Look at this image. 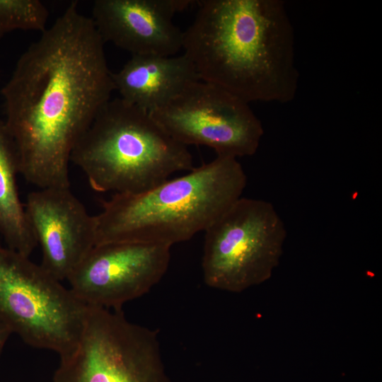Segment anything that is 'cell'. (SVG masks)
<instances>
[{"label":"cell","instance_id":"obj_7","mask_svg":"<svg viewBox=\"0 0 382 382\" xmlns=\"http://www.w3.org/2000/svg\"><path fill=\"white\" fill-rule=\"evenodd\" d=\"M59 357L53 382H170L156 332L121 311L88 306L78 342Z\"/></svg>","mask_w":382,"mask_h":382},{"label":"cell","instance_id":"obj_10","mask_svg":"<svg viewBox=\"0 0 382 382\" xmlns=\"http://www.w3.org/2000/svg\"><path fill=\"white\" fill-rule=\"evenodd\" d=\"M24 205L41 249L40 265L55 279L66 280L96 245V216L70 187L38 188Z\"/></svg>","mask_w":382,"mask_h":382},{"label":"cell","instance_id":"obj_5","mask_svg":"<svg viewBox=\"0 0 382 382\" xmlns=\"http://www.w3.org/2000/svg\"><path fill=\"white\" fill-rule=\"evenodd\" d=\"M88 305L30 257L0 247V321L25 343L69 352L81 335Z\"/></svg>","mask_w":382,"mask_h":382},{"label":"cell","instance_id":"obj_12","mask_svg":"<svg viewBox=\"0 0 382 382\" xmlns=\"http://www.w3.org/2000/svg\"><path fill=\"white\" fill-rule=\"evenodd\" d=\"M120 98L149 112L164 105L187 84L199 80L195 67L180 56L132 55L112 72Z\"/></svg>","mask_w":382,"mask_h":382},{"label":"cell","instance_id":"obj_2","mask_svg":"<svg viewBox=\"0 0 382 382\" xmlns=\"http://www.w3.org/2000/svg\"><path fill=\"white\" fill-rule=\"evenodd\" d=\"M183 33L201 81L244 101L286 103L296 94L293 25L282 0H202Z\"/></svg>","mask_w":382,"mask_h":382},{"label":"cell","instance_id":"obj_1","mask_svg":"<svg viewBox=\"0 0 382 382\" xmlns=\"http://www.w3.org/2000/svg\"><path fill=\"white\" fill-rule=\"evenodd\" d=\"M104 44L71 2L21 54L1 89L20 174L38 188L70 187L72 151L115 91Z\"/></svg>","mask_w":382,"mask_h":382},{"label":"cell","instance_id":"obj_11","mask_svg":"<svg viewBox=\"0 0 382 382\" xmlns=\"http://www.w3.org/2000/svg\"><path fill=\"white\" fill-rule=\"evenodd\" d=\"M191 0H96L91 18L103 41L132 55L174 56L183 48V33L174 16Z\"/></svg>","mask_w":382,"mask_h":382},{"label":"cell","instance_id":"obj_3","mask_svg":"<svg viewBox=\"0 0 382 382\" xmlns=\"http://www.w3.org/2000/svg\"><path fill=\"white\" fill-rule=\"evenodd\" d=\"M245 173L237 158L217 156L183 176L137 194L115 193L96 215V245H172L205 231L241 197Z\"/></svg>","mask_w":382,"mask_h":382},{"label":"cell","instance_id":"obj_6","mask_svg":"<svg viewBox=\"0 0 382 382\" xmlns=\"http://www.w3.org/2000/svg\"><path fill=\"white\" fill-rule=\"evenodd\" d=\"M204 231V281L230 292L268 280L279 263L286 238L285 224L271 202L243 197Z\"/></svg>","mask_w":382,"mask_h":382},{"label":"cell","instance_id":"obj_4","mask_svg":"<svg viewBox=\"0 0 382 382\" xmlns=\"http://www.w3.org/2000/svg\"><path fill=\"white\" fill-rule=\"evenodd\" d=\"M71 161L98 192L137 194L178 171L194 168L187 147L173 139L151 114L110 99L74 146Z\"/></svg>","mask_w":382,"mask_h":382},{"label":"cell","instance_id":"obj_9","mask_svg":"<svg viewBox=\"0 0 382 382\" xmlns=\"http://www.w3.org/2000/svg\"><path fill=\"white\" fill-rule=\"evenodd\" d=\"M164 245L120 242L96 245L66 279L88 306L120 311L162 279L170 259Z\"/></svg>","mask_w":382,"mask_h":382},{"label":"cell","instance_id":"obj_14","mask_svg":"<svg viewBox=\"0 0 382 382\" xmlns=\"http://www.w3.org/2000/svg\"><path fill=\"white\" fill-rule=\"evenodd\" d=\"M48 16L47 7L39 0H0V36L16 30L42 33Z\"/></svg>","mask_w":382,"mask_h":382},{"label":"cell","instance_id":"obj_13","mask_svg":"<svg viewBox=\"0 0 382 382\" xmlns=\"http://www.w3.org/2000/svg\"><path fill=\"white\" fill-rule=\"evenodd\" d=\"M16 149L0 120V235L7 248L30 257L37 243L20 199Z\"/></svg>","mask_w":382,"mask_h":382},{"label":"cell","instance_id":"obj_8","mask_svg":"<svg viewBox=\"0 0 382 382\" xmlns=\"http://www.w3.org/2000/svg\"><path fill=\"white\" fill-rule=\"evenodd\" d=\"M149 113L178 142L209 146L217 156H253L264 134L262 122L248 103L201 80L190 83Z\"/></svg>","mask_w":382,"mask_h":382},{"label":"cell","instance_id":"obj_15","mask_svg":"<svg viewBox=\"0 0 382 382\" xmlns=\"http://www.w3.org/2000/svg\"><path fill=\"white\" fill-rule=\"evenodd\" d=\"M11 334V330L1 321H0V357L3 352L5 344Z\"/></svg>","mask_w":382,"mask_h":382}]
</instances>
